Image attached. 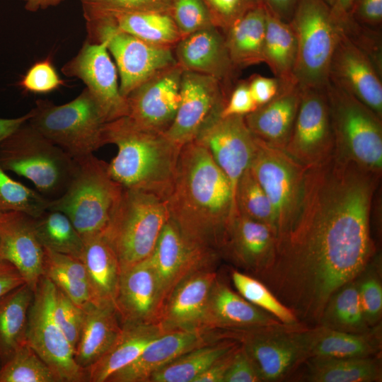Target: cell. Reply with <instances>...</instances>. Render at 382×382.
Wrapping results in <instances>:
<instances>
[{
	"instance_id": "obj_50",
	"label": "cell",
	"mask_w": 382,
	"mask_h": 382,
	"mask_svg": "<svg viewBox=\"0 0 382 382\" xmlns=\"http://www.w3.org/2000/svg\"><path fill=\"white\" fill-rule=\"evenodd\" d=\"M19 86L35 94L52 92L64 85L52 60L47 57L34 63L22 76Z\"/></svg>"
},
{
	"instance_id": "obj_58",
	"label": "cell",
	"mask_w": 382,
	"mask_h": 382,
	"mask_svg": "<svg viewBox=\"0 0 382 382\" xmlns=\"http://www.w3.org/2000/svg\"><path fill=\"white\" fill-rule=\"evenodd\" d=\"M299 0H259L268 11L280 19L289 22Z\"/></svg>"
},
{
	"instance_id": "obj_38",
	"label": "cell",
	"mask_w": 382,
	"mask_h": 382,
	"mask_svg": "<svg viewBox=\"0 0 382 382\" xmlns=\"http://www.w3.org/2000/svg\"><path fill=\"white\" fill-rule=\"evenodd\" d=\"M105 16H108L120 30L151 44L172 47L181 39L168 11L125 12Z\"/></svg>"
},
{
	"instance_id": "obj_33",
	"label": "cell",
	"mask_w": 382,
	"mask_h": 382,
	"mask_svg": "<svg viewBox=\"0 0 382 382\" xmlns=\"http://www.w3.org/2000/svg\"><path fill=\"white\" fill-rule=\"evenodd\" d=\"M265 30L266 11L260 5L239 18L224 33L236 70L263 62Z\"/></svg>"
},
{
	"instance_id": "obj_6",
	"label": "cell",
	"mask_w": 382,
	"mask_h": 382,
	"mask_svg": "<svg viewBox=\"0 0 382 382\" xmlns=\"http://www.w3.org/2000/svg\"><path fill=\"white\" fill-rule=\"evenodd\" d=\"M169 218L166 199L151 192L124 188L103 233L117 255L121 273L151 255Z\"/></svg>"
},
{
	"instance_id": "obj_4",
	"label": "cell",
	"mask_w": 382,
	"mask_h": 382,
	"mask_svg": "<svg viewBox=\"0 0 382 382\" xmlns=\"http://www.w3.org/2000/svg\"><path fill=\"white\" fill-rule=\"evenodd\" d=\"M76 161V168L66 189L50 200L47 209L66 214L84 240L105 233L124 188L108 174V163L93 154Z\"/></svg>"
},
{
	"instance_id": "obj_62",
	"label": "cell",
	"mask_w": 382,
	"mask_h": 382,
	"mask_svg": "<svg viewBox=\"0 0 382 382\" xmlns=\"http://www.w3.org/2000/svg\"><path fill=\"white\" fill-rule=\"evenodd\" d=\"M325 1L329 4L330 6H331L334 0H325Z\"/></svg>"
},
{
	"instance_id": "obj_51",
	"label": "cell",
	"mask_w": 382,
	"mask_h": 382,
	"mask_svg": "<svg viewBox=\"0 0 382 382\" xmlns=\"http://www.w3.org/2000/svg\"><path fill=\"white\" fill-rule=\"evenodd\" d=\"M214 25L223 33L239 18L261 5L259 0H203Z\"/></svg>"
},
{
	"instance_id": "obj_53",
	"label": "cell",
	"mask_w": 382,
	"mask_h": 382,
	"mask_svg": "<svg viewBox=\"0 0 382 382\" xmlns=\"http://www.w3.org/2000/svg\"><path fill=\"white\" fill-rule=\"evenodd\" d=\"M257 108V105L251 96L248 81H243L233 90L220 115L221 117L245 116Z\"/></svg>"
},
{
	"instance_id": "obj_25",
	"label": "cell",
	"mask_w": 382,
	"mask_h": 382,
	"mask_svg": "<svg viewBox=\"0 0 382 382\" xmlns=\"http://www.w3.org/2000/svg\"><path fill=\"white\" fill-rule=\"evenodd\" d=\"M115 307L122 325L157 324L158 288L147 258L121 273Z\"/></svg>"
},
{
	"instance_id": "obj_44",
	"label": "cell",
	"mask_w": 382,
	"mask_h": 382,
	"mask_svg": "<svg viewBox=\"0 0 382 382\" xmlns=\"http://www.w3.org/2000/svg\"><path fill=\"white\" fill-rule=\"evenodd\" d=\"M0 382H59L57 376L26 342L0 366Z\"/></svg>"
},
{
	"instance_id": "obj_1",
	"label": "cell",
	"mask_w": 382,
	"mask_h": 382,
	"mask_svg": "<svg viewBox=\"0 0 382 382\" xmlns=\"http://www.w3.org/2000/svg\"><path fill=\"white\" fill-rule=\"evenodd\" d=\"M381 176L335 153L306 167L297 215L257 277L300 323L318 325L333 293L375 256L370 221Z\"/></svg>"
},
{
	"instance_id": "obj_20",
	"label": "cell",
	"mask_w": 382,
	"mask_h": 382,
	"mask_svg": "<svg viewBox=\"0 0 382 382\" xmlns=\"http://www.w3.org/2000/svg\"><path fill=\"white\" fill-rule=\"evenodd\" d=\"M340 26V25H339ZM381 71L340 27L329 69V80L382 117Z\"/></svg>"
},
{
	"instance_id": "obj_49",
	"label": "cell",
	"mask_w": 382,
	"mask_h": 382,
	"mask_svg": "<svg viewBox=\"0 0 382 382\" xmlns=\"http://www.w3.org/2000/svg\"><path fill=\"white\" fill-rule=\"evenodd\" d=\"M52 314L54 320L75 349L83 323V309L55 286Z\"/></svg>"
},
{
	"instance_id": "obj_8",
	"label": "cell",
	"mask_w": 382,
	"mask_h": 382,
	"mask_svg": "<svg viewBox=\"0 0 382 382\" xmlns=\"http://www.w3.org/2000/svg\"><path fill=\"white\" fill-rule=\"evenodd\" d=\"M289 23L297 42L296 85L300 89L325 87L340 33L330 6L325 0H299Z\"/></svg>"
},
{
	"instance_id": "obj_21",
	"label": "cell",
	"mask_w": 382,
	"mask_h": 382,
	"mask_svg": "<svg viewBox=\"0 0 382 382\" xmlns=\"http://www.w3.org/2000/svg\"><path fill=\"white\" fill-rule=\"evenodd\" d=\"M0 259L12 264L34 291L44 275V248L33 226V217L19 212L0 215Z\"/></svg>"
},
{
	"instance_id": "obj_61",
	"label": "cell",
	"mask_w": 382,
	"mask_h": 382,
	"mask_svg": "<svg viewBox=\"0 0 382 382\" xmlns=\"http://www.w3.org/2000/svg\"><path fill=\"white\" fill-rule=\"evenodd\" d=\"M25 4V8L30 12L46 9L59 5L64 0H21Z\"/></svg>"
},
{
	"instance_id": "obj_2",
	"label": "cell",
	"mask_w": 382,
	"mask_h": 382,
	"mask_svg": "<svg viewBox=\"0 0 382 382\" xmlns=\"http://www.w3.org/2000/svg\"><path fill=\"white\" fill-rule=\"evenodd\" d=\"M166 200L170 218L184 233L220 253L230 220L238 212L228 179L197 140L181 147Z\"/></svg>"
},
{
	"instance_id": "obj_56",
	"label": "cell",
	"mask_w": 382,
	"mask_h": 382,
	"mask_svg": "<svg viewBox=\"0 0 382 382\" xmlns=\"http://www.w3.org/2000/svg\"><path fill=\"white\" fill-rule=\"evenodd\" d=\"M239 345L222 356L207 369L195 378L193 382H223Z\"/></svg>"
},
{
	"instance_id": "obj_57",
	"label": "cell",
	"mask_w": 382,
	"mask_h": 382,
	"mask_svg": "<svg viewBox=\"0 0 382 382\" xmlns=\"http://www.w3.org/2000/svg\"><path fill=\"white\" fill-rule=\"evenodd\" d=\"M24 283L17 269L9 262L0 259V299Z\"/></svg>"
},
{
	"instance_id": "obj_46",
	"label": "cell",
	"mask_w": 382,
	"mask_h": 382,
	"mask_svg": "<svg viewBox=\"0 0 382 382\" xmlns=\"http://www.w3.org/2000/svg\"><path fill=\"white\" fill-rule=\"evenodd\" d=\"M364 318L370 327L381 323L382 317L381 265L379 257H374L355 279Z\"/></svg>"
},
{
	"instance_id": "obj_64",
	"label": "cell",
	"mask_w": 382,
	"mask_h": 382,
	"mask_svg": "<svg viewBox=\"0 0 382 382\" xmlns=\"http://www.w3.org/2000/svg\"><path fill=\"white\" fill-rule=\"evenodd\" d=\"M0 366H1V364H0Z\"/></svg>"
},
{
	"instance_id": "obj_41",
	"label": "cell",
	"mask_w": 382,
	"mask_h": 382,
	"mask_svg": "<svg viewBox=\"0 0 382 382\" xmlns=\"http://www.w3.org/2000/svg\"><path fill=\"white\" fill-rule=\"evenodd\" d=\"M33 226L44 248L80 259L83 241L66 214L47 209L33 217Z\"/></svg>"
},
{
	"instance_id": "obj_24",
	"label": "cell",
	"mask_w": 382,
	"mask_h": 382,
	"mask_svg": "<svg viewBox=\"0 0 382 382\" xmlns=\"http://www.w3.org/2000/svg\"><path fill=\"white\" fill-rule=\"evenodd\" d=\"M217 330L174 331L153 340L131 364L111 375L106 382H148L156 371L199 347L221 340Z\"/></svg>"
},
{
	"instance_id": "obj_3",
	"label": "cell",
	"mask_w": 382,
	"mask_h": 382,
	"mask_svg": "<svg viewBox=\"0 0 382 382\" xmlns=\"http://www.w3.org/2000/svg\"><path fill=\"white\" fill-rule=\"evenodd\" d=\"M104 144L117 148L108 163L110 176L125 189L146 191L167 199L175 180L181 147L164 134L142 128L127 116L106 122Z\"/></svg>"
},
{
	"instance_id": "obj_7",
	"label": "cell",
	"mask_w": 382,
	"mask_h": 382,
	"mask_svg": "<svg viewBox=\"0 0 382 382\" xmlns=\"http://www.w3.org/2000/svg\"><path fill=\"white\" fill-rule=\"evenodd\" d=\"M30 112V125L74 159L93 154L104 145L106 122L86 88L62 105L38 100Z\"/></svg>"
},
{
	"instance_id": "obj_34",
	"label": "cell",
	"mask_w": 382,
	"mask_h": 382,
	"mask_svg": "<svg viewBox=\"0 0 382 382\" xmlns=\"http://www.w3.org/2000/svg\"><path fill=\"white\" fill-rule=\"evenodd\" d=\"M34 291L26 284L0 299V364L6 363L26 343L28 313Z\"/></svg>"
},
{
	"instance_id": "obj_18",
	"label": "cell",
	"mask_w": 382,
	"mask_h": 382,
	"mask_svg": "<svg viewBox=\"0 0 382 382\" xmlns=\"http://www.w3.org/2000/svg\"><path fill=\"white\" fill-rule=\"evenodd\" d=\"M195 140L208 150L222 170L235 200L238 182L249 168L256 149V138L244 116L221 117L219 114L203 127Z\"/></svg>"
},
{
	"instance_id": "obj_43",
	"label": "cell",
	"mask_w": 382,
	"mask_h": 382,
	"mask_svg": "<svg viewBox=\"0 0 382 382\" xmlns=\"http://www.w3.org/2000/svg\"><path fill=\"white\" fill-rule=\"evenodd\" d=\"M235 201L239 214L269 226L276 233V217L272 204L250 168L238 182Z\"/></svg>"
},
{
	"instance_id": "obj_28",
	"label": "cell",
	"mask_w": 382,
	"mask_h": 382,
	"mask_svg": "<svg viewBox=\"0 0 382 382\" xmlns=\"http://www.w3.org/2000/svg\"><path fill=\"white\" fill-rule=\"evenodd\" d=\"M381 330V323L366 332L359 333L340 331L321 325L308 326V359L364 358L379 356L382 348Z\"/></svg>"
},
{
	"instance_id": "obj_19",
	"label": "cell",
	"mask_w": 382,
	"mask_h": 382,
	"mask_svg": "<svg viewBox=\"0 0 382 382\" xmlns=\"http://www.w3.org/2000/svg\"><path fill=\"white\" fill-rule=\"evenodd\" d=\"M183 71L177 64L158 72L132 91L126 98L127 116L142 128L166 131L179 105Z\"/></svg>"
},
{
	"instance_id": "obj_40",
	"label": "cell",
	"mask_w": 382,
	"mask_h": 382,
	"mask_svg": "<svg viewBox=\"0 0 382 382\" xmlns=\"http://www.w3.org/2000/svg\"><path fill=\"white\" fill-rule=\"evenodd\" d=\"M318 325L354 333L371 328L364 318L355 279L342 285L330 297Z\"/></svg>"
},
{
	"instance_id": "obj_14",
	"label": "cell",
	"mask_w": 382,
	"mask_h": 382,
	"mask_svg": "<svg viewBox=\"0 0 382 382\" xmlns=\"http://www.w3.org/2000/svg\"><path fill=\"white\" fill-rule=\"evenodd\" d=\"M219 255L191 239L168 219L147 257L158 284L161 313L175 286L192 272L214 267Z\"/></svg>"
},
{
	"instance_id": "obj_22",
	"label": "cell",
	"mask_w": 382,
	"mask_h": 382,
	"mask_svg": "<svg viewBox=\"0 0 382 382\" xmlns=\"http://www.w3.org/2000/svg\"><path fill=\"white\" fill-rule=\"evenodd\" d=\"M216 278L214 267H207L188 274L175 286L157 322L163 333L204 331V315Z\"/></svg>"
},
{
	"instance_id": "obj_10",
	"label": "cell",
	"mask_w": 382,
	"mask_h": 382,
	"mask_svg": "<svg viewBox=\"0 0 382 382\" xmlns=\"http://www.w3.org/2000/svg\"><path fill=\"white\" fill-rule=\"evenodd\" d=\"M303 323L220 330L223 338L237 341L253 363L261 382L283 381L308 359Z\"/></svg>"
},
{
	"instance_id": "obj_13",
	"label": "cell",
	"mask_w": 382,
	"mask_h": 382,
	"mask_svg": "<svg viewBox=\"0 0 382 382\" xmlns=\"http://www.w3.org/2000/svg\"><path fill=\"white\" fill-rule=\"evenodd\" d=\"M306 167L284 149L256 138V149L249 168L272 204L276 237L290 226L297 215Z\"/></svg>"
},
{
	"instance_id": "obj_11",
	"label": "cell",
	"mask_w": 382,
	"mask_h": 382,
	"mask_svg": "<svg viewBox=\"0 0 382 382\" xmlns=\"http://www.w3.org/2000/svg\"><path fill=\"white\" fill-rule=\"evenodd\" d=\"M87 40L103 42L115 60L124 98L158 72L177 64L171 47L146 42L120 30L108 16L86 19Z\"/></svg>"
},
{
	"instance_id": "obj_59",
	"label": "cell",
	"mask_w": 382,
	"mask_h": 382,
	"mask_svg": "<svg viewBox=\"0 0 382 382\" xmlns=\"http://www.w3.org/2000/svg\"><path fill=\"white\" fill-rule=\"evenodd\" d=\"M30 116L31 112L30 111L25 115L16 118L0 117V143L21 125L28 121Z\"/></svg>"
},
{
	"instance_id": "obj_54",
	"label": "cell",
	"mask_w": 382,
	"mask_h": 382,
	"mask_svg": "<svg viewBox=\"0 0 382 382\" xmlns=\"http://www.w3.org/2000/svg\"><path fill=\"white\" fill-rule=\"evenodd\" d=\"M223 382H261L253 363L240 344Z\"/></svg>"
},
{
	"instance_id": "obj_39",
	"label": "cell",
	"mask_w": 382,
	"mask_h": 382,
	"mask_svg": "<svg viewBox=\"0 0 382 382\" xmlns=\"http://www.w3.org/2000/svg\"><path fill=\"white\" fill-rule=\"evenodd\" d=\"M44 250V276L79 307L83 308L93 302L86 270L81 260L47 248Z\"/></svg>"
},
{
	"instance_id": "obj_5",
	"label": "cell",
	"mask_w": 382,
	"mask_h": 382,
	"mask_svg": "<svg viewBox=\"0 0 382 382\" xmlns=\"http://www.w3.org/2000/svg\"><path fill=\"white\" fill-rule=\"evenodd\" d=\"M0 166L30 180L52 199L66 189L76 161L27 121L0 143Z\"/></svg>"
},
{
	"instance_id": "obj_55",
	"label": "cell",
	"mask_w": 382,
	"mask_h": 382,
	"mask_svg": "<svg viewBox=\"0 0 382 382\" xmlns=\"http://www.w3.org/2000/svg\"><path fill=\"white\" fill-rule=\"evenodd\" d=\"M347 16L361 24L381 30L382 0H357Z\"/></svg>"
},
{
	"instance_id": "obj_32",
	"label": "cell",
	"mask_w": 382,
	"mask_h": 382,
	"mask_svg": "<svg viewBox=\"0 0 382 382\" xmlns=\"http://www.w3.org/2000/svg\"><path fill=\"white\" fill-rule=\"evenodd\" d=\"M83 241L80 259L86 270L93 302L115 306L121 276L117 255L103 234Z\"/></svg>"
},
{
	"instance_id": "obj_63",
	"label": "cell",
	"mask_w": 382,
	"mask_h": 382,
	"mask_svg": "<svg viewBox=\"0 0 382 382\" xmlns=\"http://www.w3.org/2000/svg\"><path fill=\"white\" fill-rule=\"evenodd\" d=\"M2 212H3L0 209V215L1 214Z\"/></svg>"
},
{
	"instance_id": "obj_30",
	"label": "cell",
	"mask_w": 382,
	"mask_h": 382,
	"mask_svg": "<svg viewBox=\"0 0 382 382\" xmlns=\"http://www.w3.org/2000/svg\"><path fill=\"white\" fill-rule=\"evenodd\" d=\"M82 308L84 318L74 358L86 370L112 345L121 332L122 324L113 304L90 302Z\"/></svg>"
},
{
	"instance_id": "obj_26",
	"label": "cell",
	"mask_w": 382,
	"mask_h": 382,
	"mask_svg": "<svg viewBox=\"0 0 382 382\" xmlns=\"http://www.w3.org/2000/svg\"><path fill=\"white\" fill-rule=\"evenodd\" d=\"M175 57L184 70L212 76L223 85L236 71L230 59L223 32L212 25L182 37Z\"/></svg>"
},
{
	"instance_id": "obj_27",
	"label": "cell",
	"mask_w": 382,
	"mask_h": 382,
	"mask_svg": "<svg viewBox=\"0 0 382 382\" xmlns=\"http://www.w3.org/2000/svg\"><path fill=\"white\" fill-rule=\"evenodd\" d=\"M282 323L233 291L217 277L209 293L202 330H248Z\"/></svg>"
},
{
	"instance_id": "obj_37",
	"label": "cell",
	"mask_w": 382,
	"mask_h": 382,
	"mask_svg": "<svg viewBox=\"0 0 382 382\" xmlns=\"http://www.w3.org/2000/svg\"><path fill=\"white\" fill-rule=\"evenodd\" d=\"M238 345L236 340L225 338L193 349L155 371L148 382H193L196 377Z\"/></svg>"
},
{
	"instance_id": "obj_47",
	"label": "cell",
	"mask_w": 382,
	"mask_h": 382,
	"mask_svg": "<svg viewBox=\"0 0 382 382\" xmlns=\"http://www.w3.org/2000/svg\"><path fill=\"white\" fill-rule=\"evenodd\" d=\"M85 19L136 11L170 12L172 0H79Z\"/></svg>"
},
{
	"instance_id": "obj_16",
	"label": "cell",
	"mask_w": 382,
	"mask_h": 382,
	"mask_svg": "<svg viewBox=\"0 0 382 382\" xmlns=\"http://www.w3.org/2000/svg\"><path fill=\"white\" fill-rule=\"evenodd\" d=\"M222 86L212 76L183 69L179 105L165 135L180 147L194 141L203 127L221 113L226 102Z\"/></svg>"
},
{
	"instance_id": "obj_29",
	"label": "cell",
	"mask_w": 382,
	"mask_h": 382,
	"mask_svg": "<svg viewBox=\"0 0 382 382\" xmlns=\"http://www.w3.org/2000/svg\"><path fill=\"white\" fill-rule=\"evenodd\" d=\"M301 90L297 85L286 86L269 103L244 116L253 136L272 146L284 149L298 112Z\"/></svg>"
},
{
	"instance_id": "obj_9",
	"label": "cell",
	"mask_w": 382,
	"mask_h": 382,
	"mask_svg": "<svg viewBox=\"0 0 382 382\" xmlns=\"http://www.w3.org/2000/svg\"><path fill=\"white\" fill-rule=\"evenodd\" d=\"M326 92L335 137V154L381 174L382 117L330 80Z\"/></svg>"
},
{
	"instance_id": "obj_60",
	"label": "cell",
	"mask_w": 382,
	"mask_h": 382,
	"mask_svg": "<svg viewBox=\"0 0 382 382\" xmlns=\"http://www.w3.org/2000/svg\"><path fill=\"white\" fill-rule=\"evenodd\" d=\"M357 0H334L330 6L334 16L337 19L347 16Z\"/></svg>"
},
{
	"instance_id": "obj_45",
	"label": "cell",
	"mask_w": 382,
	"mask_h": 382,
	"mask_svg": "<svg viewBox=\"0 0 382 382\" xmlns=\"http://www.w3.org/2000/svg\"><path fill=\"white\" fill-rule=\"evenodd\" d=\"M50 199L11 178L0 166V209L37 217L47 209Z\"/></svg>"
},
{
	"instance_id": "obj_31",
	"label": "cell",
	"mask_w": 382,
	"mask_h": 382,
	"mask_svg": "<svg viewBox=\"0 0 382 382\" xmlns=\"http://www.w3.org/2000/svg\"><path fill=\"white\" fill-rule=\"evenodd\" d=\"M164 334L158 324L122 325L105 353L86 369L88 382H106L116 371L134 361L153 340Z\"/></svg>"
},
{
	"instance_id": "obj_23",
	"label": "cell",
	"mask_w": 382,
	"mask_h": 382,
	"mask_svg": "<svg viewBox=\"0 0 382 382\" xmlns=\"http://www.w3.org/2000/svg\"><path fill=\"white\" fill-rule=\"evenodd\" d=\"M275 249L276 233L271 227L237 212L230 220L220 253L257 277L271 265Z\"/></svg>"
},
{
	"instance_id": "obj_42",
	"label": "cell",
	"mask_w": 382,
	"mask_h": 382,
	"mask_svg": "<svg viewBox=\"0 0 382 382\" xmlns=\"http://www.w3.org/2000/svg\"><path fill=\"white\" fill-rule=\"evenodd\" d=\"M231 279L238 294L253 305L270 313L284 324L301 323L295 313L257 278L233 270Z\"/></svg>"
},
{
	"instance_id": "obj_36",
	"label": "cell",
	"mask_w": 382,
	"mask_h": 382,
	"mask_svg": "<svg viewBox=\"0 0 382 382\" xmlns=\"http://www.w3.org/2000/svg\"><path fill=\"white\" fill-rule=\"evenodd\" d=\"M264 61L275 77L286 83L296 84L294 69L297 55L295 33L289 22L266 10Z\"/></svg>"
},
{
	"instance_id": "obj_17",
	"label": "cell",
	"mask_w": 382,
	"mask_h": 382,
	"mask_svg": "<svg viewBox=\"0 0 382 382\" xmlns=\"http://www.w3.org/2000/svg\"><path fill=\"white\" fill-rule=\"evenodd\" d=\"M62 72L85 83L106 122L127 115V100L120 91L118 71L103 42L86 40L78 54L62 66Z\"/></svg>"
},
{
	"instance_id": "obj_12",
	"label": "cell",
	"mask_w": 382,
	"mask_h": 382,
	"mask_svg": "<svg viewBox=\"0 0 382 382\" xmlns=\"http://www.w3.org/2000/svg\"><path fill=\"white\" fill-rule=\"evenodd\" d=\"M55 286L42 276L29 309L26 342L47 364L59 382H86V371L74 358V348L52 314Z\"/></svg>"
},
{
	"instance_id": "obj_35",
	"label": "cell",
	"mask_w": 382,
	"mask_h": 382,
	"mask_svg": "<svg viewBox=\"0 0 382 382\" xmlns=\"http://www.w3.org/2000/svg\"><path fill=\"white\" fill-rule=\"evenodd\" d=\"M303 381L310 382H379L381 357L364 358L311 357L305 362Z\"/></svg>"
},
{
	"instance_id": "obj_48",
	"label": "cell",
	"mask_w": 382,
	"mask_h": 382,
	"mask_svg": "<svg viewBox=\"0 0 382 382\" xmlns=\"http://www.w3.org/2000/svg\"><path fill=\"white\" fill-rule=\"evenodd\" d=\"M170 13L181 38L215 25L203 0H172Z\"/></svg>"
},
{
	"instance_id": "obj_15",
	"label": "cell",
	"mask_w": 382,
	"mask_h": 382,
	"mask_svg": "<svg viewBox=\"0 0 382 382\" xmlns=\"http://www.w3.org/2000/svg\"><path fill=\"white\" fill-rule=\"evenodd\" d=\"M301 90L298 112L284 151L305 166L320 163L335 151V137L325 87Z\"/></svg>"
},
{
	"instance_id": "obj_52",
	"label": "cell",
	"mask_w": 382,
	"mask_h": 382,
	"mask_svg": "<svg viewBox=\"0 0 382 382\" xmlns=\"http://www.w3.org/2000/svg\"><path fill=\"white\" fill-rule=\"evenodd\" d=\"M251 96L257 105H263L278 96L288 86L277 77H266L261 75H254L248 81ZM296 85V84H295Z\"/></svg>"
}]
</instances>
